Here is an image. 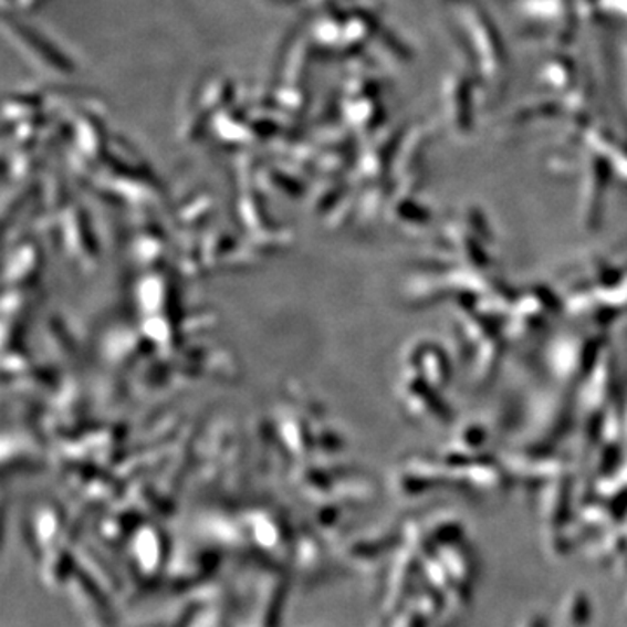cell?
I'll return each mask as SVG.
<instances>
[{
	"mask_svg": "<svg viewBox=\"0 0 627 627\" xmlns=\"http://www.w3.org/2000/svg\"><path fill=\"white\" fill-rule=\"evenodd\" d=\"M589 598L584 593H575L565 608V620L571 627H584L591 620Z\"/></svg>",
	"mask_w": 627,
	"mask_h": 627,
	"instance_id": "cell-1",
	"label": "cell"
},
{
	"mask_svg": "<svg viewBox=\"0 0 627 627\" xmlns=\"http://www.w3.org/2000/svg\"><path fill=\"white\" fill-rule=\"evenodd\" d=\"M523 627H547V620L545 617H532Z\"/></svg>",
	"mask_w": 627,
	"mask_h": 627,
	"instance_id": "cell-2",
	"label": "cell"
}]
</instances>
